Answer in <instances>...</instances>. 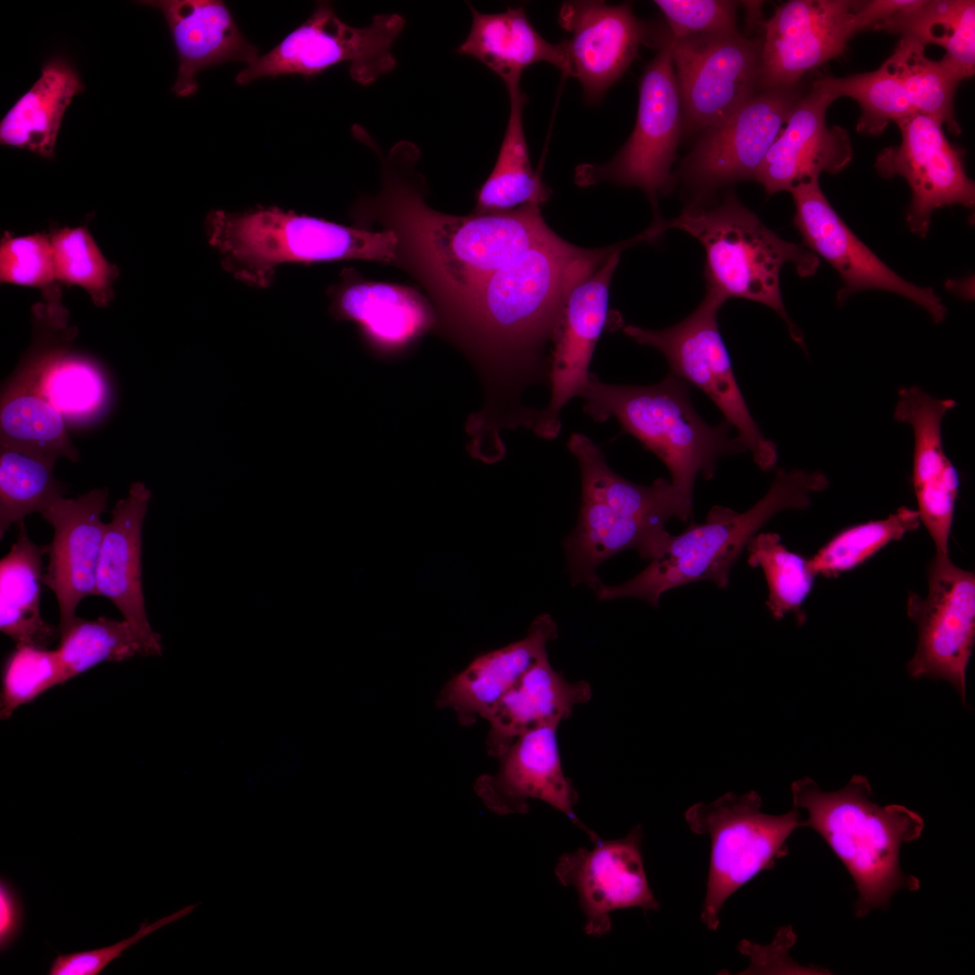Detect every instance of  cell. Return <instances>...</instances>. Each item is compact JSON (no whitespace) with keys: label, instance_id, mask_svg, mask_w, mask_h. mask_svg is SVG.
<instances>
[{"label":"cell","instance_id":"obj_1","mask_svg":"<svg viewBox=\"0 0 975 975\" xmlns=\"http://www.w3.org/2000/svg\"><path fill=\"white\" fill-rule=\"evenodd\" d=\"M636 243L634 237L589 249L552 231L437 319L435 331L468 357L483 385V407L466 422L474 442L498 446L504 430L532 428L537 409L524 404L523 393L549 382L545 350L552 348L569 293L614 253Z\"/></svg>","mask_w":975,"mask_h":975},{"label":"cell","instance_id":"obj_2","mask_svg":"<svg viewBox=\"0 0 975 975\" xmlns=\"http://www.w3.org/2000/svg\"><path fill=\"white\" fill-rule=\"evenodd\" d=\"M371 149L381 160V189L358 208L395 233L394 265L426 290L437 318L552 232L539 205L467 216L440 212L425 200V180L417 171L421 153L414 143L400 141L386 155L376 144Z\"/></svg>","mask_w":975,"mask_h":975},{"label":"cell","instance_id":"obj_3","mask_svg":"<svg viewBox=\"0 0 975 975\" xmlns=\"http://www.w3.org/2000/svg\"><path fill=\"white\" fill-rule=\"evenodd\" d=\"M791 791L794 808L807 812L801 827L814 830L853 878L857 917L887 907L901 889L919 888V880L904 873L899 860L901 846L924 830L917 812L899 804L879 806L868 778L859 775L833 792L822 791L809 777L794 781Z\"/></svg>","mask_w":975,"mask_h":975},{"label":"cell","instance_id":"obj_4","mask_svg":"<svg viewBox=\"0 0 975 975\" xmlns=\"http://www.w3.org/2000/svg\"><path fill=\"white\" fill-rule=\"evenodd\" d=\"M829 484L819 470L779 469L766 494L748 510L713 506L702 524L691 523L680 534H671L636 576L618 585L601 583L595 592L601 600L629 597L658 607L664 592L692 582L707 580L725 588L733 565L760 528L781 511L808 507L811 494Z\"/></svg>","mask_w":975,"mask_h":975},{"label":"cell","instance_id":"obj_5","mask_svg":"<svg viewBox=\"0 0 975 975\" xmlns=\"http://www.w3.org/2000/svg\"><path fill=\"white\" fill-rule=\"evenodd\" d=\"M579 396L583 411L594 421L614 417L653 451L690 505L698 474L710 479L720 457L747 450L738 436H730L726 420L709 425L701 419L691 402L689 384L671 372L649 385L607 384L590 373Z\"/></svg>","mask_w":975,"mask_h":975},{"label":"cell","instance_id":"obj_6","mask_svg":"<svg viewBox=\"0 0 975 975\" xmlns=\"http://www.w3.org/2000/svg\"><path fill=\"white\" fill-rule=\"evenodd\" d=\"M666 223L703 246L707 290L725 301L742 298L771 308L785 320L792 339L803 345V333L784 305L780 273L788 264L801 277L813 275L820 265L815 254L775 234L733 191L718 202H690Z\"/></svg>","mask_w":975,"mask_h":975},{"label":"cell","instance_id":"obj_7","mask_svg":"<svg viewBox=\"0 0 975 975\" xmlns=\"http://www.w3.org/2000/svg\"><path fill=\"white\" fill-rule=\"evenodd\" d=\"M207 231L228 269L260 285L285 263L395 261L397 238L391 230L346 227L276 207L241 213L215 210L207 218Z\"/></svg>","mask_w":975,"mask_h":975},{"label":"cell","instance_id":"obj_8","mask_svg":"<svg viewBox=\"0 0 975 975\" xmlns=\"http://www.w3.org/2000/svg\"><path fill=\"white\" fill-rule=\"evenodd\" d=\"M755 791L741 795L729 792L715 801L698 803L684 816L690 830L710 839L707 889L701 915L710 930H717L728 898L743 885L785 856V844L801 827L798 809L781 815L761 812Z\"/></svg>","mask_w":975,"mask_h":975},{"label":"cell","instance_id":"obj_9","mask_svg":"<svg viewBox=\"0 0 975 975\" xmlns=\"http://www.w3.org/2000/svg\"><path fill=\"white\" fill-rule=\"evenodd\" d=\"M725 302L707 290L699 306L671 327L649 330L627 325L623 331L636 343L658 350L666 358L671 373L704 392L738 432L758 468L768 471L776 465L777 447L764 436L753 419L735 378L718 324V313Z\"/></svg>","mask_w":975,"mask_h":975},{"label":"cell","instance_id":"obj_10","mask_svg":"<svg viewBox=\"0 0 975 975\" xmlns=\"http://www.w3.org/2000/svg\"><path fill=\"white\" fill-rule=\"evenodd\" d=\"M398 14H380L363 27L343 22L329 2H319L311 15L283 41L239 71L237 84L263 77L300 74L312 77L343 62L353 80L375 83L396 64L393 46L404 28Z\"/></svg>","mask_w":975,"mask_h":975},{"label":"cell","instance_id":"obj_11","mask_svg":"<svg viewBox=\"0 0 975 975\" xmlns=\"http://www.w3.org/2000/svg\"><path fill=\"white\" fill-rule=\"evenodd\" d=\"M658 51L639 81L636 124L619 152L604 164H583L575 174L580 186L610 181L636 187L657 213V195L672 188V165L682 134V107L667 32L654 39Z\"/></svg>","mask_w":975,"mask_h":975},{"label":"cell","instance_id":"obj_12","mask_svg":"<svg viewBox=\"0 0 975 975\" xmlns=\"http://www.w3.org/2000/svg\"><path fill=\"white\" fill-rule=\"evenodd\" d=\"M809 84L760 90L734 113L704 131L672 176L692 200H706L726 185L755 181L757 172Z\"/></svg>","mask_w":975,"mask_h":975},{"label":"cell","instance_id":"obj_13","mask_svg":"<svg viewBox=\"0 0 975 975\" xmlns=\"http://www.w3.org/2000/svg\"><path fill=\"white\" fill-rule=\"evenodd\" d=\"M682 132H704L760 91L762 36L739 31L673 39Z\"/></svg>","mask_w":975,"mask_h":975},{"label":"cell","instance_id":"obj_14","mask_svg":"<svg viewBox=\"0 0 975 975\" xmlns=\"http://www.w3.org/2000/svg\"><path fill=\"white\" fill-rule=\"evenodd\" d=\"M925 597L910 592L908 617L916 624L918 641L907 664L915 678L950 682L962 703L966 672L975 643V575L949 558H933L927 569Z\"/></svg>","mask_w":975,"mask_h":975},{"label":"cell","instance_id":"obj_15","mask_svg":"<svg viewBox=\"0 0 975 975\" xmlns=\"http://www.w3.org/2000/svg\"><path fill=\"white\" fill-rule=\"evenodd\" d=\"M789 192L794 203L793 222L803 246L827 261L840 276L838 303L843 304L860 291H887L924 309L935 323L943 321L947 309L933 289L906 281L860 241L831 205L819 179L799 183Z\"/></svg>","mask_w":975,"mask_h":975},{"label":"cell","instance_id":"obj_16","mask_svg":"<svg viewBox=\"0 0 975 975\" xmlns=\"http://www.w3.org/2000/svg\"><path fill=\"white\" fill-rule=\"evenodd\" d=\"M896 125L901 143L884 148L875 167L884 178L899 176L907 181L912 200L906 223L912 233L924 237L936 209L974 206L975 185L965 170L964 151L949 143L939 122L914 114Z\"/></svg>","mask_w":975,"mask_h":975},{"label":"cell","instance_id":"obj_17","mask_svg":"<svg viewBox=\"0 0 975 975\" xmlns=\"http://www.w3.org/2000/svg\"><path fill=\"white\" fill-rule=\"evenodd\" d=\"M860 1L790 0L763 23L760 90L793 85L840 56L861 32Z\"/></svg>","mask_w":975,"mask_h":975},{"label":"cell","instance_id":"obj_18","mask_svg":"<svg viewBox=\"0 0 975 975\" xmlns=\"http://www.w3.org/2000/svg\"><path fill=\"white\" fill-rule=\"evenodd\" d=\"M642 839V827L638 825L623 838L599 839L591 849L579 848L558 859L555 876L562 886L576 890L588 935L608 934L611 930L610 913L615 910L659 909L645 875Z\"/></svg>","mask_w":975,"mask_h":975},{"label":"cell","instance_id":"obj_19","mask_svg":"<svg viewBox=\"0 0 975 975\" xmlns=\"http://www.w3.org/2000/svg\"><path fill=\"white\" fill-rule=\"evenodd\" d=\"M559 23L570 33L562 41L565 76L579 80L587 101L598 103L626 72L639 48L651 40L648 26L634 14L631 5L603 1H567Z\"/></svg>","mask_w":975,"mask_h":975},{"label":"cell","instance_id":"obj_20","mask_svg":"<svg viewBox=\"0 0 975 975\" xmlns=\"http://www.w3.org/2000/svg\"><path fill=\"white\" fill-rule=\"evenodd\" d=\"M620 252L579 283L564 302L552 348L551 397L533 429L540 438L553 440L559 435L561 412L588 381L594 348L607 324L609 284Z\"/></svg>","mask_w":975,"mask_h":975},{"label":"cell","instance_id":"obj_21","mask_svg":"<svg viewBox=\"0 0 975 975\" xmlns=\"http://www.w3.org/2000/svg\"><path fill=\"white\" fill-rule=\"evenodd\" d=\"M834 100L828 76L808 85L757 172L755 181L768 194L790 191L822 172L835 174L849 165L853 150L848 132L826 123Z\"/></svg>","mask_w":975,"mask_h":975},{"label":"cell","instance_id":"obj_22","mask_svg":"<svg viewBox=\"0 0 975 975\" xmlns=\"http://www.w3.org/2000/svg\"><path fill=\"white\" fill-rule=\"evenodd\" d=\"M558 726H543L516 738L498 757V770L483 775L476 792L498 814L529 812V800L537 799L558 810L594 843L599 837L575 813L578 793L562 766Z\"/></svg>","mask_w":975,"mask_h":975},{"label":"cell","instance_id":"obj_23","mask_svg":"<svg viewBox=\"0 0 975 975\" xmlns=\"http://www.w3.org/2000/svg\"><path fill=\"white\" fill-rule=\"evenodd\" d=\"M952 399L932 396L912 385L898 390L894 419L911 426L914 435L912 484L920 522L935 547V558H949V537L959 494V474L946 455L942 436Z\"/></svg>","mask_w":975,"mask_h":975},{"label":"cell","instance_id":"obj_24","mask_svg":"<svg viewBox=\"0 0 975 975\" xmlns=\"http://www.w3.org/2000/svg\"><path fill=\"white\" fill-rule=\"evenodd\" d=\"M108 490L95 488L75 498L60 497L42 513L53 536L46 546L49 563L43 584L54 593L60 609V635L73 623L86 597L96 595V576L106 531L101 515Z\"/></svg>","mask_w":975,"mask_h":975},{"label":"cell","instance_id":"obj_25","mask_svg":"<svg viewBox=\"0 0 975 975\" xmlns=\"http://www.w3.org/2000/svg\"><path fill=\"white\" fill-rule=\"evenodd\" d=\"M331 294V312L354 322L369 350L395 358L425 333L435 331L433 306L414 289L355 277L348 271Z\"/></svg>","mask_w":975,"mask_h":975},{"label":"cell","instance_id":"obj_26","mask_svg":"<svg viewBox=\"0 0 975 975\" xmlns=\"http://www.w3.org/2000/svg\"><path fill=\"white\" fill-rule=\"evenodd\" d=\"M151 491L143 482L130 485L106 524L96 576V595L110 599L130 625L143 655L162 652L161 638L148 621L142 584V529Z\"/></svg>","mask_w":975,"mask_h":975},{"label":"cell","instance_id":"obj_27","mask_svg":"<svg viewBox=\"0 0 975 975\" xmlns=\"http://www.w3.org/2000/svg\"><path fill=\"white\" fill-rule=\"evenodd\" d=\"M159 9L171 31L178 54L177 79L172 90L176 96H192L195 79L202 70L228 61L252 63L258 49L239 31L230 11L222 1L157 0L142 1Z\"/></svg>","mask_w":975,"mask_h":975},{"label":"cell","instance_id":"obj_28","mask_svg":"<svg viewBox=\"0 0 975 975\" xmlns=\"http://www.w3.org/2000/svg\"><path fill=\"white\" fill-rule=\"evenodd\" d=\"M44 361V340L34 326L32 343L2 391L0 447L55 461L65 457L77 462L79 452L69 437L66 422L42 393Z\"/></svg>","mask_w":975,"mask_h":975},{"label":"cell","instance_id":"obj_29","mask_svg":"<svg viewBox=\"0 0 975 975\" xmlns=\"http://www.w3.org/2000/svg\"><path fill=\"white\" fill-rule=\"evenodd\" d=\"M556 622L548 614L538 616L526 636L504 647L476 657L442 688L437 700L440 708H450L461 723L484 718L494 705L539 659L557 637Z\"/></svg>","mask_w":975,"mask_h":975},{"label":"cell","instance_id":"obj_30","mask_svg":"<svg viewBox=\"0 0 975 975\" xmlns=\"http://www.w3.org/2000/svg\"><path fill=\"white\" fill-rule=\"evenodd\" d=\"M591 695L586 681H567L543 655L486 715L488 754L499 757L520 735L543 726H559Z\"/></svg>","mask_w":975,"mask_h":975},{"label":"cell","instance_id":"obj_31","mask_svg":"<svg viewBox=\"0 0 975 975\" xmlns=\"http://www.w3.org/2000/svg\"><path fill=\"white\" fill-rule=\"evenodd\" d=\"M469 6L471 27L456 52L480 61L504 81L507 89L520 86L523 71L537 62L550 63L565 75L567 60L562 41L555 44L543 39L524 7L483 14L471 4Z\"/></svg>","mask_w":975,"mask_h":975},{"label":"cell","instance_id":"obj_32","mask_svg":"<svg viewBox=\"0 0 975 975\" xmlns=\"http://www.w3.org/2000/svg\"><path fill=\"white\" fill-rule=\"evenodd\" d=\"M567 447L580 466L581 498L657 526H665L673 517L683 522L691 518L692 505L682 498L670 481L657 478L644 486L627 480L612 470L599 447L582 433H572Z\"/></svg>","mask_w":975,"mask_h":975},{"label":"cell","instance_id":"obj_33","mask_svg":"<svg viewBox=\"0 0 975 975\" xmlns=\"http://www.w3.org/2000/svg\"><path fill=\"white\" fill-rule=\"evenodd\" d=\"M83 89L67 60L56 57L48 60L40 78L2 119L1 144L52 157L64 113L73 97Z\"/></svg>","mask_w":975,"mask_h":975},{"label":"cell","instance_id":"obj_34","mask_svg":"<svg viewBox=\"0 0 975 975\" xmlns=\"http://www.w3.org/2000/svg\"><path fill=\"white\" fill-rule=\"evenodd\" d=\"M16 525V540L0 561V630L16 645L47 648L60 628L46 622L40 610L46 546L31 541L23 521Z\"/></svg>","mask_w":975,"mask_h":975},{"label":"cell","instance_id":"obj_35","mask_svg":"<svg viewBox=\"0 0 975 975\" xmlns=\"http://www.w3.org/2000/svg\"><path fill=\"white\" fill-rule=\"evenodd\" d=\"M877 30L898 33L945 50L941 60L963 80L975 71V2L915 1L881 23Z\"/></svg>","mask_w":975,"mask_h":975},{"label":"cell","instance_id":"obj_36","mask_svg":"<svg viewBox=\"0 0 975 975\" xmlns=\"http://www.w3.org/2000/svg\"><path fill=\"white\" fill-rule=\"evenodd\" d=\"M510 113L496 164L477 193L475 213L506 211L541 205L551 194L532 167L523 125L527 101L520 86L507 89Z\"/></svg>","mask_w":975,"mask_h":975},{"label":"cell","instance_id":"obj_37","mask_svg":"<svg viewBox=\"0 0 975 975\" xmlns=\"http://www.w3.org/2000/svg\"><path fill=\"white\" fill-rule=\"evenodd\" d=\"M883 65L900 81L915 114L933 118L954 135L961 132L953 99L962 80L941 60L929 59L924 45L902 37Z\"/></svg>","mask_w":975,"mask_h":975},{"label":"cell","instance_id":"obj_38","mask_svg":"<svg viewBox=\"0 0 975 975\" xmlns=\"http://www.w3.org/2000/svg\"><path fill=\"white\" fill-rule=\"evenodd\" d=\"M55 460L0 447V538L13 524L42 513L63 497V485L53 474Z\"/></svg>","mask_w":975,"mask_h":975},{"label":"cell","instance_id":"obj_39","mask_svg":"<svg viewBox=\"0 0 975 975\" xmlns=\"http://www.w3.org/2000/svg\"><path fill=\"white\" fill-rule=\"evenodd\" d=\"M747 549L748 565L764 571L768 588L766 605L773 618L779 620L792 612L799 626L804 624L806 614L802 606L815 577L808 559L790 551L780 535L772 532L757 534Z\"/></svg>","mask_w":975,"mask_h":975},{"label":"cell","instance_id":"obj_40","mask_svg":"<svg viewBox=\"0 0 975 975\" xmlns=\"http://www.w3.org/2000/svg\"><path fill=\"white\" fill-rule=\"evenodd\" d=\"M920 524L916 509L901 506L885 519L850 526L808 559L810 569L815 576L836 578L860 565L889 543L901 540Z\"/></svg>","mask_w":975,"mask_h":975},{"label":"cell","instance_id":"obj_41","mask_svg":"<svg viewBox=\"0 0 975 975\" xmlns=\"http://www.w3.org/2000/svg\"><path fill=\"white\" fill-rule=\"evenodd\" d=\"M57 648L67 680L103 662L123 661L143 655L130 625L100 617L94 620L76 618L60 635Z\"/></svg>","mask_w":975,"mask_h":975},{"label":"cell","instance_id":"obj_42","mask_svg":"<svg viewBox=\"0 0 975 975\" xmlns=\"http://www.w3.org/2000/svg\"><path fill=\"white\" fill-rule=\"evenodd\" d=\"M50 237L57 281L67 286H79L95 305L107 306L114 298L113 284L119 269L106 259L88 229L55 228Z\"/></svg>","mask_w":975,"mask_h":975},{"label":"cell","instance_id":"obj_43","mask_svg":"<svg viewBox=\"0 0 975 975\" xmlns=\"http://www.w3.org/2000/svg\"><path fill=\"white\" fill-rule=\"evenodd\" d=\"M828 83L837 98L848 97L860 107L857 131L879 135L890 122L915 114L900 81L882 64L876 70L844 78L828 76Z\"/></svg>","mask_w":975,"mask_h":975},{"label":"cell","instance_id":"obj_44","mask_svg":"<svg viewBox=\"0 0 975 975\" xmlns=\"http://www.w3.org/2000/svg\"><path fill=\"white\" fill-rule=\"evenodd\" d=\"M67 681L57 649L16 645L3 667L1 719H9L21 705Z\"/></svg>","mask_w":975,"mask_h":975},{"label":"cell","instance_id":"obj_45","mask_svg":"<svg viewBox=\"0 0 975 975\" xmlns=\"http://www.w3.org/2000/svg\"><path fill=\"white\" fill-rule=\"evenodd\" d=\"M0 280L38 288L44 302L60 301L50 234L14 237L5 232L0 244Z\"/></svg>","mask_w":975,"mask_h":975},{"label":"cell","instance_id":"obj_46","mask_svg":"<svg viewBox=\"0 0 975 975\" xmlns=\"http://www.w3.org/2000/svg\"><path fill=\"white\" fill-rule=\"evenodd\" d=\"M673 39L738 31L739 3L730 0H655Z\"/></svg>","mask_w":975,"mask_h":975},{"label":"cell","instance_id":"obj_47","mask_svg":"<svg viewBox=\"0 0 975 975\" xmlns=\"http://www.w3.org/2000/svg\"><path fill=\"white\" fill-rule=\"evenodd\" d=\"M195 905L186 906L151 924L143 923L132 936L103 948L58 955L52 961L50 975H98L122 952L153 931L188 915Z\"/></svg>","mask_w":975,"mask_h":975},{"label":"cell","instance_id":"obj_48","mask_svg":"<svg viewBox=\"0 0 975 975\" xmlns=\"http://www.w3.org/2000/svg\"><path fill=\"white\" fill-rule=\"evenodd\" d=\"M23 924L19 899L4 879L0 882V947L5 950L17 938Z\"/></svg>","mask_w":975,"mask_h":975}]
</instances>
